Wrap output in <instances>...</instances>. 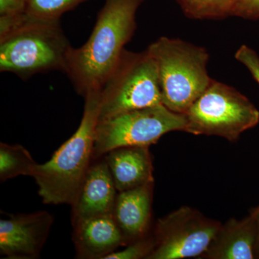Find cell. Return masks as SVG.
Here are the masks:
<instances>
[{
  "label": "cell",
  "instance_id": "3957f363",
  "mask_svg": "<svg viewBox=\"0 0 259 259\" xmlns=\"http://www.w3.org/2000/svg\"><path fill=\"white\" fill-rule=\"evenodd\" d=\"M83 99L82 118L76 132L49 161L37 163L34 169L32 177L36 182L44 203L72 205L93 163L100 91L92 92Z\"/></svg>",
  "mask_w": 259,
  "mask_h": 259
},
{
  "label": "cell",
  "instance_id": "7a4b0ae2",
  "mask_svg": "<svg viewBox=\"0 0 259 259\" xmlns=\"http://www.w3.org/2000/svg\"><path fill=\"white\" fill-rule=\"evenodd\" d=\"M71 46L61 20L24 13L0 16V71L23 79L41 73L64 72Z\"/></svg>",
  "mask_w": 259,
  "mask_h": 259
},
{
  "label": "cell",
  "instance_id": "7402d4cb",
  "mask_svg": "<svg viewBox=\"0 0 259 259\" xmlns=\"http://www.w3.org/2000/svg\"><path fill=\"white\" fill-rule=\"evenodd\" d=\"M250 213L255 218L258 226V238H257L256 247H255V256L256 258H259V205L252 209Z\"/></svg>",
  "mask_w": 259,
  "mask_h": 259
},
{
  "label": "cell",
  "instance_id": "e0dca14e",
  "mask_svg": "<svg viewBox=\"0 0 259 259\" xmlns=\"http://www.w3.org/2000/svg\"><path fill=\"white\" fill-rule=\"evenodd\" d=\"M88 0H28L27 13L45 20H61L64 13Z\"/></svg>",
  "mask_w": 259,
  "mask_h": 259
},
{
  "label": "cell",
  "instance_id": "6da1fadb",
  "mask_svg": "<svg viewBox=\"0 0 259 259\" xmlns=\"http://www.w3.org/2000/svg\"><path fill=\"white\" fill-rule=\"evenodd\" d=\"M143 2L105 0L88 40L81 47L70 48L64 73L78 95L101 90L134 36Z\"/></svg>",
  "mask_w": 259,
  "mask_h": 259
},
{
  "label": "cell",
  "instance_id": "30bf717a",
  "mask_svg": "<svg viewBox=\"0 0 259 259\" xmlns=\"http://www.w3.org/2000/svg\"><path fill=\"white\" fill-rule=\"evenodd\" d=\"M100 158L92 163L71 205L72 224L113 212L117 191L106 162Z\"/></svg>",
  "mask_w": 259,
  "mask_h": 259
},
{
  "label": "cell",
  "instance_id": "ac0fdd59",
  "mask_svg": "<svg viewBox=\"0 0 259 259\" xmlns=\"http://www.w3.org/2000/svg\"><path fill=\"white\" fill-rule=\"evenodd\" d=\"M155 248L153 235H146L126 245V248L116 250L105 259H148Z\"/></svg>",
  "mask_w": 259,
  "mask_h": 259
},
{
  "label": "cell",
  "instance_id": "44dd1931",
  "mask_svg": "<svg viewBox=\"0 0 259 259\" xmlns=\"http://www.w3.org/2000/svg\"><path fill=\"white\" fill-rule=\"evenodd\" d=\"M28 0H0V16L26 13Z\"/></svg>",
  "mask_w": 259,
  "mask_h": 259
},
{
  "label": "cell",
  "instance_id": "8fae6325",
  "mask_svg": "<svg viewBox=\"0 0 259 259\" xmlns=\"http://www.w3.org/2000/svg\"><path fill=\"white\" fill-rule=\"evenodd\" d=\"M72 226L77 258L105 259L120 246H126L112 213L81 220Z\"/></svg>",
  "mask_w": 259,
  "mask_h": 259
},
{
  "label": "cell",
  "instance_id": "ba28073f",
  "mask_svg": "<svg viewBox=\"0 0 259 259\" xmlns=\"http://www.w3.org/2000/svg\"><path fill=\"white\" fill-rule=\"evenodd\" d=\"M221 226L197 209L180 207L158 220L153 234L155 248L148 259L199 258Z\"/></svg>",
  "mask_w": 259,
  "mask_h": 259
},
{
  "label": "cell",
  "instance_id": "4fadbf2b",
  "mask_svg": "<svg viewBox=\"0 0 259 259\" xmlns=\"http://www.w3.org/2000/svg\"><path fill=\"white\" fill-rule=\"evenodd\" d=\"M153 191L150 183L117 194L112 214L126 245L148 234Z\"/></svg>",
  "mask_w": 259,
  "mask_h": 259
},
{
  "label": "cell",
  "instance_id": "2e32d148",
  "mask_svg": "<svg viewBox=\"0 0 259 259\" xmlns=\"http://www.w3.org/2000/svg\"><path fill=\"white\" fill-rule=\"evenodd\" d=\"M186 16L194 20H221L235 16L241 0H177Z\"/></svg>",
  "mask_w": 259,
  "mask_h": 259
},
{
  "label": "cell",
  "instance_id": "d6986e66",
  "mask_svg": "<svg viewBox=\"0 0 259 259\" xmlns=\"http://www.w3.org/2000/svg\"><path fill=\"white\" fill-rule=\"evenodd\" d=\"M237 61L244 65L259 84V56L248 46H241L235 54Z\"/></svg>",
  "mask_w": 259,
  "mask_h": 259
},
{
  "label": "cell",
  "instance_id": "7c38bea8",
  "mask_svg": "<svg viewBox=\"0 0 259 259\" xmlns=\"http://www.w3.org/2000/svg\"><path fill=\"white\" fill-rule=\"evenodd\" d=\"M258 238V226L249 214L242 220L230 219L221 224L205 252L204 259H253Z\"/></svg>",
  "mask_w": 259,
  "mask_h": 259
},
{
  "label": "cell",
  "instance_id": "5b68a950",
  "mask_svg": "<svg viewBox=\"0 0 259 259\" xmlns=\"http://www.w3.org/2000/svg\"><path fill=\"white\" fill-rule=\"evenodd\" d=\"M162 104L157 62L147 50H125L100 90L98 121Z\"/></svg>",
  "mask_w": 259,
  "mask_h": 259
},
{
  "label": "cell",
  "instance_id": "8992f818",
  "mask_svg": "<svg viewBox=\"0 0 259 259\" xmlns=\"http://www.w3.org/2000/svg\"><path fill=\"white\" fill-rule=\"evenodd\" d=\"M186 132L215 136L235 142L259 122L255 105L236 89L212 80L185 113Z\"/></svg>",
  "mask_w": 259,
  "mask_h": 259
},
{
  "label": "cell",
  "instance_id": "9c48e42d",
  "mask_svg": "<svg viewBox=\"0 0 259 259\" xmlns=\"http://www.w3.org/2000/svg\"><path fill=\"white\" fill-rule=\"evenodd\" d=\"M54 218L47 211L10 214L0 221V253L10 259L39 258Z\"/></svg>",
  "mask_w": 259,
  "mask_h": 259
},
{
  "label": "cell",
  "instance_id": "52a82bcc",
  "mask_svg": "<svg viewBox=\"0 0 259 259\" xmlns=\"http://www.w3.org/2000/svg\"><path fill=\"white\" fill-rule=\"evenodd\" d=\"M185 114L155 105L98 121L95 134L94 159L115 148L149 146L171 131H187Z\"/></svg>",
  "mask_w": 259,
  "mask_h": 259
},
{
  "label": "cell",
  "instance_id": "9a60e30c",
  "mask_svg": "<svg viewBox=\"0 0 259 259\" xmlns=\"http://www.w3.org/2000/svg\"><path fill=\"white\" fill-rule=\"evenodd\" d=\"M37 163L21 145L0 144V180L2 182L18 176H32Z\"/></svg>",
  "mask_w": 259,
  "mask_h": 259
},
{
  "label": "cell",
  "instance_id": "5bb4252c",
  "mask_svg": "<svg viewBox=\"0 0 259 259\" xmlns=\"http://www.w3.org/2000/svg\"><path fill=\"white\" fill-rule=\"evenodd\" d=\"M149 146H125L104 155L117 192L153 183V166Z\"/></svg>",
  "mask_w": 259,
  "mask_h": 259
},
{
  "label": "cell",
  "instance_id": "277c9868",
  "mask_svg": "<svg viewBox=\"0 0 259 259\" xmlns=\"http://www.w3.org/2000/svg\"><path fill=\"white\" fill-rule=\"evenodd\" d=\"M146 50L157 62L162 104L171 111L185 114L213 80L207 72L208 52L168 37H159Z\"/></svg>",
  "mask_w": 259,
  "mask_h": 259
},
{
  "label": "cell",
  "instance_id": "ffe728a7",
  "mask_svg": "<svg viewBox=\"0 0 259 259\" xmlns=\"http://www.w3.org/2000/svg\"><path fill=\"white\" fill-rule=\"evenodd\" d=\"M235 16L246 20H259V0H241Z\"/></svg>",
  "mask_w": 259,
  "mask_h": 259
}]
</instances>
